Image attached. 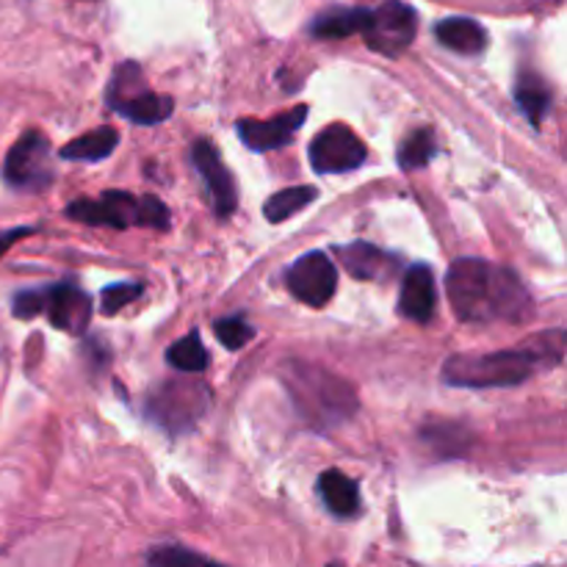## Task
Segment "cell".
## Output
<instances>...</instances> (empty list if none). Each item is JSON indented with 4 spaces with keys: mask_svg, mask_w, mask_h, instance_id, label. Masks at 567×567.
<instances>
[{
    "mask_svg": "<svg viewBox=\"0 0 567 567\" xmlns=\"http://www.w3.org/2000/svg\"><path fill=\"white\" fill-rule=\"evenodd\" d=\"M446 297L454 316L468 324H520L532 316V297L524 280L507 266L482 258L454 260L446 275Z\"/></svg>",
    "mask_w": 567,
    "mask_h": 567,
    "instance_id": "obj_1",
    "label": "cell"
},
{
    "mask_svg": "<svg viewBox=\"0 0 567 567\" xmlns=\"http://www.w3.org/2000/svg\"><path fill=\"white\" fill-rule=\"evenodd\" d=\"M565 354V332L548 330L518 347L487 354H454L443 363V382L454 388H513L537 371L557 369Z\"/></svg>",
    "mask_w": 567,
    "mask_h": 567,
    "instance_id": "obj_2",
    "label": "cell"
},
{
    "mask_svg": "<svg viewBox=\"0 0 567 567\" xmlns=\"http://www.w3.org/2000/svg\"><path fill=\"white\" fill-rule=\"evenodd\" d=\"M291 402L297 404L299 419L316 430H332L352 419L358 410V393L349 382L327 369L310 363H291L282 371Z\"/></svg>",
    "mask_w": 567,
    "mask_h": 567,
    "instance_id": "obj_3",
    "label": "cell"
},
{
    "mask_svg": "<svg viewBox=\"0 0 567 567\" xmlns=\"http://www.w3.org/2000/svg\"><path fill=\"white\" fill-rule=\"evenodd\" d=\"M66 216L83 225L94 227H155L166 230L169 227V208L158 197H136L131 192H105L97 199L78 197L66 205Z\"/></svg>",
    "mask_w": 567,
    "mask_h": 567,
    "instance_id": "obj_4",
    "label": "cell"
},
{
    "mask_svg": "<svg viewBox=\"0 0 567 567\" xmlns=\"http://www.w3.org/2000/svg\"><path fill=\"white\" fill-rule=\"evenodd\" d=\"M105 103L136 125H161L164 120H169L172 109H175V100L166 97V94H155L147 86L142 66L133 64V61L116 66L109 92H105Z\"/></svg>",
    "mask_w": 567,
    "mask_h": 567,
    "instance_id": "obj_5",
    "label": "cell"
},
{
    "mask_svg": "<svg viewBox=\"0 0 567 567\" xmlns=\"http://www.w3.org/2000/svg\"><path fill=\"white\" fill-rule=\"evenodd\" d=\"M210 404V391L205 382L181 377L169 380L147 399V415L166 432H188L205 415Z\"/></svg>",
    "mask_w": 567,
    "mask_h": 567,
    "instance_id": "obj_6",
    "label": "cell"
},
{
    "mask_svg": "<svg viewBox=\"0 0 567 567\" xmlns=\"http://www.w3.org/2000/svg\"><path fill=\"white\" fill-rule=\"evenodd\" d=\"M3 181L17 192H44L53 183V147L42 131L22 133L20 142L9 150Z\"/></svg>",
    "mask_w": 567,
    "mask_h": 567,
    "instance_id": "obj_7",
    "label": "cell"
},
{
    "mask_svg": "<svg viewBox=\"0 0 567 567\" xmlns=\"http://www.w3.org/2000/svg\"><path fill=\"white\" fill-rule=\"evenodd\" d=\"M415 33H419V14L402 0H385L380 9H371L363 28L365 44L382 55L404 53L413 44Z\"/></svg>",
    "mask_w": 567,
    "mask_h": 567,
    "instance_id": "obj_8",
    "label": "cell"
},
{
    "mask_svg": "<svg viewBox=\"0 0 567 567\" xmlns=\"http://www.w3.org/2000/svg\"><path fill=\"white\" fill-rule=\"evenodd\" d=\"M369 150L347 125H330L310 142V166L319 175H343L365 164Z\"/></svg>",
    "mask_w": 567,
    "mask_h": 567,
    "instance_id": "obj_9",
    "label": "cell"
},
{
    "mask_svg": "<svg viewBox=\"0 0 567 567\" xmlns=\"http://www.w3.org/2000/svg\"><path fill=\"white\" fill-rule=\"evenodd\" d=\"M286 286L299 302L310 308H324L336 297L338 269L324 252H308L288 266Z\"/></svg>",
    "mask_w": 567,
    "mask_h": 567,
    "instance_id": "obj_10",
    "label": "cell"
},
{
    "mask_svg": "<svg viewBox=\"0 0 567 567\" xmlns=\"http://www.w3.org/2000/svg\"><path fill=\"white\" fill-rule=\"evenodd\" d=\"M192 164L194 169L199 172V177H203V186L205 192H208L210 205H214V214L219 216V219H227V216L236 210L238 194L236 181H233L230 169H227L225 161H221L219 150L210 142H205V138H199L192 147Z\"/></svg>",
    "mask_w": 567,
    "mask_h": 567,
    "instance_id": "obj_11",
    "label": "cell"
},
{
    "mask_svg": "<svg viewBox=\"0 0 567 567\" xmlns=\"http://www.w3.org/2000/svg\"><path fill=\"white\" fill-rule=\"evenodd\" d=\"M305 120H308V105H293L291 111L271 116V120H238L236 131L249 150L271 153V150L286 147L305 125Z\"/></svg>",
    "mask_w": 567,
    "mask_h": 567,
    "instance_id": "obj_12",
    "label": "cell"
},
{
    "mask_svg": "<svg viewBox=\"0 0 567 567\" xmlns=\"http://www.w3.org/2000/svg\"><path fill=\"white\" fill-rule=\"evenodd\" d=\"M44 313L55 330L83 336L92 321V302L75 282H53L44 288Z\"/></svg>",
    "mask_w": 567,
    "mask_h": 567,
    "instance_id": "obj_13",
    "label": "cell"
},
{
    "mask_svg": "<svg viewBox=\"0 0 567 567\" xmlns=\"http://www.w3.org/2000/svg\"><path fill=\"white\" fill-rule=\"evenodd\" d=\"M435 275L426 264H413L404 275L402 291H399V313L415 324H426L435 316Z\"/></svg>",
    "mask_w": 567,
    "mask_h": 567,
    "instance_id": "obj_14",
    "label": "cell"
},
{
    "mask_svg": "<svg viewBox=\"0 0 567 567\" xmlns=\"http://www.w3.org/2000/svg\"><path fill=\"white\" fill-rule=\"evenodd\" d=\"M341 258L349 275L358 277V280L380 282L388 280V275H393V269H396L391 255L382 252L380 247H374V244L369 241L349 244V247L341 249Z\"/></svg>",
    "mask_w": 567,
    "mask_h": 567,
    "instance_id": "obj_15",
    "label": "cell"
},
{
    "mask_svg": "<svg viewBox=\"0 0 567 567\" xmlns=\"http://www.w3.org/2000/svg\"><path fill=\"white\" fill-rule=\"evenodd\" d=\"M435 37L443 48L463 55H476L487 48V31L471 17H446L435 25Z\"/></svg>",
    "mask_w": 567,
    "mask_h": 567,
    "instance_id": "obj_16",
    "label": "cell"
},
{
    "mask_svg": "<svg viewBox=\"0 0 567 567\" xmlns=\"http://www.w3.org/2000/svg\"><path fill=\"white\" fill-rule=\"evenodd\" d=\"M319 496L327 504V509L338 518H352L360 509L358 482L343 474V471L330 468L319 476Z\"/></svg>",
    "mask_w": 567,
    "mask_h": 567,
    "instance_id": "obj_17",
    "label": "cell"
},
{
    "mask_svg": "<svg viewBox=\"0 0 567 567\" xmlns=\"http://www.w3.org/2000/svg\"><path fill=\"white\" fill-rule=\"evenodd\" d=\"M116 144H120V133H116L114 127L105 125L72 138L70 144H64V147L59 150V155L64 161H103L114 153Z\"/></svg>",
    "mask_w": 567,
    "mask_h": 567,
    "instance_id": "obj_18",
    "label": "cell"
},
{
    "mask_svg": "<svg viewBox=\"0 0 567 567\" xmlns=\"http://www.w3.org/2000/svg\"><path fill=\"white\" fill-rule=\"evenodd\" d=\"M515 103L524 111L526 120L537 127L543 116L548 114V109H551V89H548V83L537 72L526 70L520 72L518 83H515Z\"/></svg>",
    "mask_w": 567,
    "mask_h": 567,
    "instance_id": "obj_19",
    "label": "cell"
},
{
    "mask_svg": "<svg viewBox=\"0 0 567 567\" xmlns=\"http://www.w3.org/2000/svg\"><path fill=\"white\" fill-rule=\"evenodd\" d=\"M371 9H332L324 11L313 20L310 33L316 39H347L354 33H363L365 22H369Z\"/></svg>",
    "mask_w": 567,
    "mask_h": 567,
    "instance_id": "obj_20",
    "label": "cell"
},
{
    "mask_svg": "<svg viewBox=\"0 0 567 567\" xmlns=\"http://www.w3.org/2000/svg\"><path fill=\"white\" fill-rule=\"evenodd\" d=\"M166 363L172 369L183 371V374H203L208 369V349L203 347V338L199 332H188L186 338L172 343L166 349Z\"/></svg>",
    "mask_w": 567,
    "mask_h": 567,
    "instance_id": "obj_21",
    "label": "cell"
},
{
    "mask_svg": "<svg viewBox=\"0 0 567 567\" xmlns=\"http://www.w3.org/2000/svg\"><path fill=\"white\" fill-rule=\"evenodd\" d=\"M319 197L313 186H293V188H282V192L271 194L264 205V216L269 221H286L291 219L293 214H299L302 208H308L313 199Z\"/></svg>",
    "mask_w": 567,
    "mask_h": 567,
    "instance_id": "obj_22",
    "label": "cell"
},
{
    "mask_svg": "<svg viewBox=\"0 0 567 567\" xmlns=\"http://www.w3.org/2000/svg\"><path fill=\"white\" fill-rule=\"evenodd\" d=\"M435 131L432 127H419L399 144V166L402 169H424L435 158Z\"/></svg>",
    "mask_w": 567,
    "mask_h": 567,
    "instance_id": "obj_23",
    "label": "cell"
},
{
    "mask_svg": "<svg viewBox=\"0 0 567 567\" xmlns=\"http://www.w3.org/2000/svg\"><path fill=\"white\" fill-rule=\"evenodd\" d=\"M147 567H221V565H216L214 559L203 557V554L188 551V548L164 546V548H155V551L150 554Z\"/></svg>",
    "mask_w": 567,
    "mask_h": 567,
    "instance_id": "obj_24",
    "label": "cell"
},
{
    "mask_svg": "<svg viewBox=\"0 0 567 567\" xmlns=\"http://www.w3.org/2000/svg\"><path fill=\"white\" fill-rule=\"evenodd\" d=\"M214 330H216V338H219V341H221V347H227V349H230V352H238V349H244L255 338L252 324H247V321H244L241 316L219 319L214 324Z\"/></svg>",
    "mask_w": 567,
    "mask_h": 567,
    "instance_id": "obj_25",
    "label": "cell"
},
{
    "mask_svg": "<svg viewBox=\"0 0 567 567\" xmlns=\"http://www.w3.org/2000/svg\"><path fill=\"white\" fill-rule=\"evenodd\" d=\"M142 282H114V286L105 288L103 297H100V310H103V316H116L122 308L136 302V299L142 297Z\"/></svg>",
    "mask_w": 567,
    "mask_h": 567,
    "instance_id": "obj_26",
    "label": "cell"
},
{
    "mask_svg": "<svg viewBox=\"0 0 567 567\" xmlns=\"http://www.w3.org/2000/svg\"><path fill=\"white\" fill-rule=\"evenodd\" d=\"M11 313L17 319H33V316L44 313V291H20L14 299H11Z\"/></svg>",
    "mask_w": 567,
    "mask_h": 567,
    "instance_id": "obj_27",
    "label": "cell"
},
{
    "mask_svg": "<svg viewBox=\"0 0 567 567\" xmlns=\"http://www.w3.org/2000/svg\"><path fill=\"white\" fill-rule=\"evenodd\" d=\"M25 236H33V227H11V230H0V258H3V255Z\"/></svg>",
    "mask_w": 567,
    "mask_h": 567,
    "instance_id": "obj_28",
    "label": "cell"
},
{
    "mask_svg": "<svg viewBox=\"0 0 567 567\" xmlns=\"http://www.w3.org/2000/svg\"><path fill=\"white\" fill-rule=\"evenodd\" d=\"M330 567H341V565H330Z\"/></svg>",
    "mask_w": 567,
    "mask_h": 567,
    "instance_id": "obj_29",
    "label": "cell"
}]
</instances>
